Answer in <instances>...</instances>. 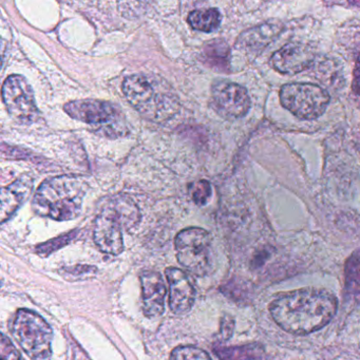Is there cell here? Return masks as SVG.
Segmentation results:
<instances>
[{"label": "cell", "instance_id": "6da1fadb", "mask_svg": "<svg viewBox=\"0 0 360 360\" xmlns=\"http://www.w3.org/2000/svg\"><path fill=\"white\" fill-rule=\"evenodd\" d=\"M337 299L323 288H305L279 295L269 304L276 323L295 335H307L324 328L337 311Z\"/></svg>", "mask_w": 360, "mask_h": 360}, {"label": "cell", "instance_id": "7a4b0ae2", "mask_svg": "<svg viewBox=\"0 0 360 360\" xmlns=\"http://www.w3.org/2000/svg\"><path fill=\"white\" fill-rule=\"evenodd\" d=\"M87 183L79 176L48 179L37 188L33 210L37 214L56 221H70L81 214Z\"/></svg>", "mask_w": 360, "mask_h": 360}, {"label": "cell", "instance_id": "3957f363", "mask_svg": "<svg viewBox=\"0 0 360 360\" xmlns=\"http://www.w3.org/2000/svg\"><path fill=\"white\" fill-rule=\"evenodd\" d=\"M126 98L139 113L157 123L172 119L179 109V98L168 84L153 75H130L123 83Z\"/></svg>", "mask_w": 360, "mask_h": 360}, {"label": "cell", "instance_id": "277c9868", "mask_svg": "<svg viewBox=\"0 0 360 360\" xmlns=\"http://www.w3.org/2000/svg\"><path fill=\"white\" fill-rule=\"evenodd\" d=\"M64 109L72 119L87 124L105 138H124L129 134L125 115L112 103L87 98L68 103Z\"/></svg>", "mask_w": 360, "mask_h": 360}, {"label": "cell", "instance_id": "5b68a950", "mask_svg": "<svg viewBox=\"0 0 360 360\" xmlns=\"http://www.w3.org/2000/svg\"><path fill=\"white\" fill-rule=\"evenodd\" d=\"M13 334L31 360L51 359L53 332L41 315L30 309H20L14 319Z\"/></svg>", "mask_w": 360, "mask_h": 360}, {"label": "cell", "instance_id": "8992f818", "mask_svg": "<svg viewBox=\"0 0 360 360\" xmlns=\"http://www.w3.org/2000/svg\"><path fill=\"white\" fill-rule=\"evenodd\" d=\"M176 250L180 264L193 275L203 277L210 271L212 240L205 229H183L176 238Z\"/></svg>", "mask_w": 360, "mask_h": 360}, {"label": "cell", "instance_id": "52a82bcc", "mask_svg": "<svg viewBox=\"0 0 360 360\" xmlns=\"http://www.w3.org/2000/svg\"><path fill=\"white\" fill-rule=\"evenodd\" d=\"M280 102L298 119L316 120L326 112L330 94L314 84H288L280 90Z\"/></svg>", "mask_w": 360, "mask_h": 360}, {"label": "cell", "instance_id": "ba28073f", "mask_svg": "<svg viewBox=\"0 0 360 360\" xmlns=\"http://www.w3.org/2000/svg\"><path fill=\"white\" fill-rule=\"evenodd\" d=\"M3 98L8 112L22 125H31L39 120V111L34 94L22 75H10L3 85Z\"/></svg>", "mask_w": 360, "mask_h": 360}, {"label": "cell", "instance_id": "9c48e42d", "mask_svg": "<svg viewBox=\"0 0 360 360\" xmlns=\"http://www.w3.org/2000/svg\"><path fill=\"white\" fill-rule=\"evenodd\" d=\"M212 104L220 117L238 120L245 117L250 109V98L243 86L220 81L212 88Z\"/></svg>", "mask_w": 360, "mask_h": 360}, {"label": "cell", "instance_id": "30bf717a", "mask_svg": "<svg viewBox=\"0 0 360 360\" xmlns=\"http://www.w3.org/2000/svg\"><path fill=\"white\" fill-rule=\"evenodd\" d=\"M123 226L119 219L103 205L94 222V239L101 252L108 255L121 254L124 250Z\"/></svg>", "mask_w": 360, "mask_h": 360}, {"label": "cell", "instance_id": "8fae6325", "mask_svg": "<svg viewBox=\"0 0 360 360\" xmlns=\"http://www.w3.org/2000/svg\"><path fill=\"white\" fill-rule=\"evenodd\" d=\"M316 54L307 44L290 43L278 50L271 58V65L281 75H297L311 66Z\"/></svg>", "mask_w": 360, "mask_h": 360}, {"label": "cell", "instance_id": "7c38bea8", "mask_svg": "<svg viewBox=\"0 0 360 360\" xmlns=\"http://www.w3.org/2000/svg\"><path fill=\"white\" fill-rule=\"evenodd\" d=\"M169 288V307L174 314L187 313L195 302V290L191 278L180 269H167L165 271Z\"/></svg>", "mask_w": 360, "mask_h": 360}, {"label": "cell", "instance_id": "4fadbf2b", "mask_svg": "<svg viewBox=\"0 0 360 360\" xmlns=\"http://www.w3.org/2000/svg\"><path fill=\"white\" fill-rule=\"evenodd\" d=\"M143 311L147 317H158L164 313L166 285L161 274L146 271L141 275Z\"/></svg>", "mask_w": 360, "mask_h": 360}, {"label": "cell", "instance_id": "5bb4252c", "mask_svg": "<svg viewBox=\"0 0 360 360\" xmlns=\"http://www.w3.org/2000/svg\"><path fill=\"white\" fill-rule=\"evenodd\" d=\"M32 179L24 176L9 186L4 187L1 191V222L5 223L11 218L28 199L32 191Z\"/></svg>", "mask_w": 360, "mask_h": 360}, {"label": "cell", "instance_id": "9a60e30c", "mask_svg": "<svg viewBox=\"0 0 360 360\" xmlns=\"http://www.w3.org/2000/svg\"><path fill=\"white\" fill-rule=\"evenodd\" d=\"M282 30V25L277 22H266L244 32L238 39V46L250 52L266 47Z\"/></svg>", "mask_w": 360, "mask_h": 360}, {"label": "cell", "instance_id": "2e32d148", "mask_svg": "<svg viewBox=\"0 0 360 360\" xmlns=\"http://www.w3.org/2000/svg\"><path fill=\"white\" fill-rule=\"evenodd\" d=\"M115 216L119 219L122 226L126 231L134 229L141 220V212L136 204L125 195H115L104 203Z\"/></svg>", "mask_w": 360, "mask_h": 360}, {"label": "cell", "instance_id": "e0dca14e", "mask_svg": "<svg viewBox=\"0 0 360 360\" xmlns=\"http://www.w3.org/2000/svg\"><path fill=\"white\" fill-rule=\"evenodd\" d=\"M204 64L218 72H227L231 62V50L222 39H214L204 46L202 51Z\"/></svg>", "mask_w": 360, "mask_h": 360}, {"label": "cell", "instance_id": "ac0fdd59", "mask_svg": "<svg viewBox=\"0 0 360 360\" xmlns=\"http://www.w3.org/2000/svg\"><path fill=\"white\" fill-rule=\"evenodd\" d=\"M220 360H271L261 345H244L217 349Z\"/></svg>", "mask_w": 360, "mask_h": 360}, {"label": "cell", "instance_id": "d6986e66", "mask_svg": "<svg viewBox=\"0 0 360 360\" xmlns=\"http://www.w3.org/2000/svg\"><path fill=\"white\" fill-rule=\"evenodd\" d=\"M188 24L195 30L201 32L210 33L220 26L222 16L218 9H200L195 10L188 15Z\"/></svg>", "mask_w": 360, "mask_h": 360}, {"label": "cell", "instance_id": "ffe728a7", "mask_svg": "<svg viewBox=\"0 0 360 360\" xmlns=\"http://www.w3.org/2000/svg\"><path fill=\"white\" fill-rule=\"evenodd\" d=\"M345 280L347 290L360 297V250L354 252L345 263Z\"/></svg>", "mask_w": 360, "mask_h": 360}, {"label": "cell", "instance_id": "44dd1931", "mask_svg": "<svg viewBox=\"0 0 360 360\" xmlns=\"http://www.w3.org/2000/svg\"><path fill=\"white\" fill-rule=\"evenodd\" d=\"M169 360H212V357L199 347L181 345L172 352Z\"/></svg>", "mask_w": 360, "mask_h": 360}, {"label": "cell", "instance_id": "7402d4cb", "mask_svg": "<svg viewBox=\"0 0 360 360\" xmlns=\"http://www.w3.org/2000/svg\"><path fill=\"white\" fill-rule=\"evenodd\" d=\"M189 193L197 205H205L212 197V185L205 180L198 181L191 184Z\"/></svg>", "mask_w": 360, "mask_h": 360}, {"label": "cell", "instance_id": "603a6c76", "mask_svg": "<svg viewBox=\"0 0 360 360\" xmlns=\"http://www.w3.org/2000/svg\"><path fill=\"white\" fill-rule=\"evenodd\" d=\"M0 356H1V360H22V355L15 345L4 334L1 335V341H0Z\"/></svg>", "mask_w": 360, "mask_h": 360}, {"label": "cell", "instance_id": "cb8c5ba5", "mask_svg": "<svg viewBox=\"0 0 360 360\" xmlns=\"http://www.w3.org/2000/svg\"><path fill=\"white\" fill-rule=\"evenodd\" d=\"M71 238H72V236L71 235L63 236V237L58 238V239L56 240H52V241L39 246V248H37V250H39V252L41 255L50 254V252H53L54 245H56V248H60V246L68 243L69 240H70Z\"/></svg>", "mask_w": 360, "mask_h": 360}, {"label": "cell", "instance_id": "d4e9b609", "mask_svg": "<svg viewBox=\"0 0 360 360\" xmlns=\"http://www.w3.org/2000/svg\"><path fill=\"white\" fill-rule=\"evenodd\" d=\"M353 90L360 96V54L357 56L353 73Z\"/></svg>", "mask_w": 360, "mask_h": 360}, {"label": "cell", "instance_id": "484cf974", "mask_svg": "<svg viewBox=\"0 0 360 360\" xmlns=\"http://www.w3.org/2000/svg\"><path fill=\"white\" fill-rule=\"evenodd\" d=\"M233 323L229 318H225L222 321V326H221V333L225 338H229V336L233 332Z\"/></svg>", "mask_w": 360, "mask_h": 360}]
</instances>
